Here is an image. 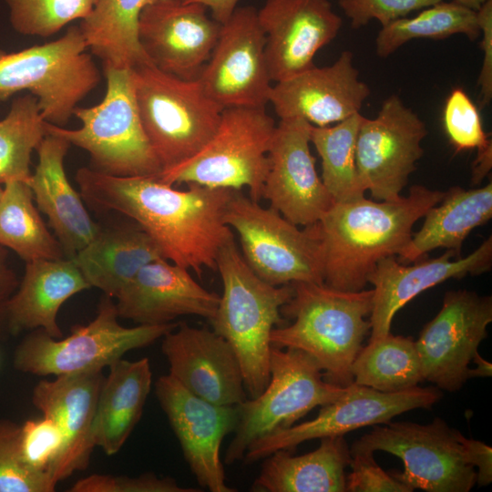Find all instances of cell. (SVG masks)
Here are the masks:
<instances>
[{
	"label": "cell",
	"instance_id": "cell-1",
	"mask_svg": "<svg viewBox=\"0 0 492 492\" xmlns=\"http://www.w3.org/2000/svg\"><path fill=\"white\" fill-rule=\"evenodd\" d=\"M76 180L94 210L120 213L157 243L163 257L194 271L216 269L220 250L234 238L224 215L234 190L189 184L181 190L159 177H117L89 167Z\"/></svg>",
	"mask_w": 492,
	"mask_h": 492
},
{
	"label": "cell",
	"instance_id": "cell-2",
	"mask_svg": "<svg viewBox=\"0 0 492 492\" xmlns=\"http://www.w3.org/2000/svg\"><path fill=\"white\" fill-rule=\"evenodd\" d=\"M445 192L414 185L395 200L366 198L334 203L319 220L323 283L344 292L364 290L383 258L398 255L413 235L414 224Z\"/></svg>",
	"mask_w": 492,
	"mask_h": 492
},
{
	"label": "cell",
	"instance_id": "cell-3",
	"mask_svg": "<svg viewBox=\"0 0 492 492\" xmlns=\"http://www.w3.org/2000/svg\"><path fill=\"white\" fill-rule=\"evenodd\" d=\"M293 293L281 308L292 320L272 329V346L295 348L313 357L323 378L346 387L354 382L352 364L371 329L373 289L344 292L324 283H291Z\"/></svg>",
	"mask_w": 492,
	"mask_h": 492
},
{
	"label": "cell",
	"instance_id": "cell-4",
	"mask_svg": "<svg viewBox=\"0 0 492 492\" xmlns=\"http://www.w3.org/2000/svg\"><path fill=\"white\" fill-rule=\"evenodd\" d=\"M216 269L222 294L210 323L233 348L247 395L254 398L270 380L271 333L282 324L281 308L293 289L292 284L274 286L260 279L245 262L234 238L220 250Z\"/></svg>",
	"mask_w": 492,
	"mask_h": 492
},
{
	"label": "cell",
	"instance_id": "cell-5",
	"mask_svg": "<svg viewBox=\"0 0 492 492\" xmlns=\"http://www.w3.org/2000/svg\"><path fill=\"white\" fill-rule=\"evenodd\" d=\"M107 89L100 103L77 107L81 122L68 129L46 122L47 134L86 150L92 169L117 177H159L162 167L148 139L135 97L131 69L104 67Z\"/></svg>",
	"mask_w": 492,
	"mask_h": 492
},
{
	"label": "cell",
	"instance_id": "cell-6",
	"mask_svg": "<svg viewBox=\"0 0 492 492\" xmlns=\"http://www.w3.org/2000/svg\"><path fill=\"white\" fill-rule=\"evenodd\" d=\"M78 26L58 39L18 52L0 49V101L28 91L47 123L65 127L101 80Z\"/></svg>",
	"mask_w": 492,
	"mask_h": 492
},
{
	"label": "cell",
	"instance_id": "cell-7",
	"mask_svg": "<svg viewBox=\"0 0 492 492\" xmlns=\"http://www.w3.org/2000/svg\"><path fill=\"white\" fill-rule=\"evenodd\" d=\"M131 75L142 126L162 172L198 153L215 133L223 108L198 79H181L151 64L131 68Z\"/></svg>",
	"mask_w": 492,
	"mask_h": 492
},
{
	"label": "cell",
	"instance_id": "cell-8",
	"mask_svg": "<svg viewBox=\"0 0 492 492\" xmlns=\"http://www.w3.org/2000/svg\"><path fill=\"white\" fill-rule=\"evenodd\" d=\"M113 298L104 295L95 318L75 325L67 337L54 338L41 329L31 331L16 346L15 370L37 376H63L103 370L132 350L147 347L178 323L121 325Z\"/></svg>",
	"mask_w": 492,
	"mask_h": 492
},
{
	"label": "cell",
	"instance_id": "cell-9",
	"mask_svg": "<svg viewBox=\"0 0 492 492\" xmlns=\"http://www.w3.org/2000/svg\"><path fill=\"white\" fill-rule=\"evenodd\" d=\"M276 125L265 108H223L210 139L193 157L163 171L169 185L197 184L241 190L260 201L269 168L268 152Z\"/></svg>",
	"mask_w": 492,
	"mask_h": 492
},
{
	"label": "cell",
	"instance_id": "cell-10",
	"mask_svg": "<svg viewBox=\"0 0 492 492\" xmlns=\"http://www.w3.org/2000/svg\"><path fill=\"white\" fill-rule=\"evenodd\" d=\"M239 237L250 269L274 286L297 282L323 283V257L318 222L300 230L272 207L234 190L224 215Z\"/></svg>",
	"mask_w": 492,
	"mask_h": 492
},
{
	"label": "cell",
	"instance_id": "cell-11",
	"mask_svg": "<svg viewBox=\"0 0 492 492\" xmlns=\"http://www.w3.org/2000/svg\"><path fill=\"white\" fill-rule=\"evenodd\" d=\"M345 389L327 382L306 353L272 346L270 380L258 396L237 405L239 420L224 462L242 460L251 442L295 425L313 408L336 400Z\"/></svg>",
	"mask_w": 492,
	"mask_h": 492
},
{
	"label": "cell",
	"instance_id": "cell-12",
	"mask_svg": "<svg viewBox=\"0 0 492 492\" xmlns=\"http://www.w3.org/2000/svg\"><path fill=\"white\" fill-rule=\"evenodd\" d=\"M461 432L436 417L431 423L388 422L356 440L351 454L384 451L402 459L404 471L391 474L412 491L468 492L477 471L465 458Z\"/></svg>",
	"mask_w": 492,
	"mask_h": 492
},
{
	"label": "cell",
	"instance_id": "cell-13",
	"mask_svg": "<svg viewBox=\"0 0 492 492\" xmlns=\"http://www.w3.org/2000/svg\"><path fill=\"white\" fill-rule=\"evenodd\" d=\"M442 396L437 387L417 385L401 392L384 393L353 382L340 397L321 406L313 419L251 442L242 460L251 464L277 450H292L305 441L343 436L364 426L386 424L405 412L430 409Z\"/></svg>",
	"mask_w": 492,
	"mask_h": 492
},
{
	"label": "cell",
	"instance_id": "cell-14",
	"mask_svg": "<svg viewBox=\"0 0 492 492\" xmlns=\"http://www.w3.org/2000/svg\"><path fill=\"white\" fill-rule=\"evenodd\" d=\"M425 123L397 95L383 102L374 118H364L356 138L361 182L376 200H395L422 158Z\"/></svg>",
	"mask_w": 492,
	"mask_h": 492
},
{
	"label": "cell",
	"instance_id": "cell-15",
	"mask_svg": "<svg viewBox=\"0 0 492 492\" xmlns=\"http://www.w3.org/2000/svg\"><path fill=\"white\" fill-rule=\"evenodd\" d=\"M197 79L223 108L266 107L272 81L265 56V35L255 7H237L221 25L217 43Z\"/></svg>",
	"mask_w": 492,
	"mask_h": 492
},
{
	"label": "cell",
	"instance_id": "cell-16",
	"mask_svg": "<svg viewBox=\"0 0 492 492\" xmlns=\"http://www.w3.org/2000/svg\"><path fill=\"white\" fill-rule=\"evenodd\" d=\"M492 298L468 290L448 291L439 313L415 341L424 378L456 392L470 379V364L487 336Z\"/></svg>",
	"mask_w": 492,
	"mask_h": 492
},
{
	"label": "cell",
	"instance_id": "cell-17",
	"mask_svg": "<svg viewBox=\"0 0 492 492\" xmlns=\"http://www.w3.org/2000/svg\"><path fill=\"white\" fill-rule=\"evenodd\" d=\"M155 394L199 485L211 492L236 491L226 483L220 446L237 426L238 406L208 402L169 374L158 378Z\"/></svg>",
	"mask_w": 492,
	"mask_h": 492
},
{
	"label": "cell",
	"instance_id": "cell-18",
	"mask_svg": "<svg viewBox=\"0 0 492 492\" xmlns=\"http://www.w3.org/2000/svg\"><path fill=\"white\" fill-rule=\"evenodd\" d=\"M311 128L300 118L280 120L268 152L262 197L286 220L303 227L319 222L334 204L310 150Z\"/></svg>",
	"mask_w": 492,
	"mask_h": 492
},
{
	"label": "cell",
	"instance_id": "cell-19",
	"mask_svg": "<svg viewBox=\"0 0 492 492\" xmlns=\"http://www.w3.org/2000/svg\"><path fill=\"white\" fill-rule=\"evenodd\" d=\"M199 3L155 0L139 17V43L151 65L181 79L199 77L220 36L221 25Z\"/></svg>",
	"mask_w": 492,
	"mask_h": 492
},
{
	"label": "cell",
	"instance_id": "cell-20",
	"mask_svg": "<svg viewBox=\"0 0 492 492\" xmlns=\"http://www.w3.org/2000/svg\"><path fill=\"white\" fill-rule=\"evenodd\" d=\"M257 15L275 83L314 67L316 53L336 37L343 25L329 0H266Z\"/></svg>",
	"mask_w": 492,
	"mask_h": 492
},
{
	"label": "cell",
	"instance_id": "cell-21",
	"mask_svg": "<svg viewBox=\"0 0 492 492\" xmlns=\"http://www.w3.org/2000/svg\"><path fill=\"white\" fill-rule=\"evenodd\" d=\"M162 338L169 374L188 391L220 405H238L247 399L238 357L213 330L178 323Z\"/></svg>",
	"mask_w": 492,
	"mask_h": 492
},
{
	"label": "cell",
	"instance_id": "cell-22",
	"mask_svg": "<svg viewBox=\"0 0 492 492\" xmlns=\"http://www.w3.org/2000/svg\"><path fill=\"white\" fill-rule=\"evenodd\" d=\"M370 94L354 65L353 53L343 51L331 66H314L276 82L269 103L280 119L300 118L314 127H325L359 113Z\"/></svg>",
	"mask_w": 492,
	"mask_h": 492
},
{
	"label": "cell",
	"instance_id": "cell-23",
	"mask_svg": "<svg viewBox=\"0 0 492 492\" xmlns=\"http://www.w3.org/2000/svg\"><path fill=\"white\" fill-rule=\"evenodd\" d=\"M491 266V236L464 258L446 250L439 257L423 258L411 265L395 256L381 259L368 276V282L374 285L369 341L387 335L395 313L422 292L449 279L482 274Z\"/></svg>",
	"mask_w": 492,
	"mask_h": 492
},
{
	"label": "cell",
	"instance_id": "cell-24",
	"mask_svg": "<svg viewBox=\"0 0 492 492\" xmlns=\"http://www.w3.org/2000/svg\"><path fill=\"white\" fill-rule=\"evenodd\" d=\"M103 370L40 380L32 391V404L60 427L65 439L62 455L54 468V486L85 470L96 447L94 427Z\"/></svg>",
	"mask_w": 492,
	"mask_h": 492
},
{
	"label": "cell",
	"instance_id": "cell-25",
	"mask_svg": "<svg viewBox=\"0 0 492 492\" xmlns=\"http://www.w3.org/2000/svg\"><path fill=\"white\" fill-rule=\"evenodd\" d=\"M220 295L199 284L189 270L166 259L143 266L116 298L119 317L137 324L159 325L183 315L210 321Z\"/></svg>",
	"mask_w": 492,
	"mask_h": 492
},
{
	"label": "cell",
	"instance_id": "cell-26",
	"mask_svg": "<svg viewBox=\"0 0 492 492\" xmlns=\"http://www.w3.org/2000/svg\"><path fill=\"white\" fill-rule=\"evenodd\" d=\"M71 145L47 134L36 149L37 164L28 185L38 210L48 218L64 252L72 259L100 231L84 206L81 194L67 179L64 160Z\"/></svg>",
	"mask_w": 492,
	"mask_h": 492
},
{
	"label": "cell",
	"instance_id": "cell-27",
	"mask_svg": "<svg viewBox=\"0 0 492 492\" xmlns=\"http://www.w3.org/2000/svg\"><path fill=\"white\" fill-rule=\"evenodd\" d=\"M88 288L71 259L26 262L24 275L7 304L8 335L41 329L54 338H62L57 323L60 307Z\"/></svg>",
	"mask_w": 492,
	"mask_h": 492
},
{
	"label": "cell",
	"instance_id": "cell-28",
	"mask_svg": "<svg viewBox=\"0 0 492 492\" xmlns=\"http://www.w3.org/2000/svg\"><path fill=\"white\" fill-rule=\"evenodd\" d=\"M165 259L151 237L138 225L102 228L71 260L90 287L111 298L146 264Z\"/></svg>",
	"mask_w": 492,
	"mask_h": 492
},
{
	"label": "cell",
	"instance_id": "cell-29",
	"mask_svg": "<svg viewBox=\"0 0 492 492\" xmlns=\"http://www.w3.org/2000/svg\"><path fill=\"white\" fill-rule=\"evenodd\" d=\"M351 452L343 436L321 438L320 446L294 456L292 449L264 457L252 489L260 492H345Z\"/></svg>",
	"mask_w": 492,
	"mask_h": 492
},
{
	"label": "cell",
	"instance_id": "cell-30",
	"mask_svg": "<svg viewBox=\"0 0 492 492\" xmlns=\"http://www.w3.org/2000/svg\"><path fill=\"white\" fill-rule=\"evenodd\" d=\"M97 401L94 427L96 446L116 455L139 422L152 384L148 358L113 363Z\"/></svg>",
	"mask_w": 492,
	"mask_h": 492
},
{
	"label": "cell",
	"instance_id": "cell-31",
	"mask_svg": "<svg viewBox=\"0 0 492 492\" xmlns=\"http://www.w3.org/2000/svg\"><path fill=\"white\" fill-rule=\"evenodd\" d=\"M424 217L423 226L413 233L398 254V261L414 262L439 248L453 251L459 256L463 241L471 231L492 218L491 180L477 189L450 188Z\"/></svg>",
	"mask_w": 492,
	"mask_h": 492
},
{
	"label": "cell",
	"instance_id": "cell-32",
	"mask_svg": "<svg viewBox=\"0 0 492 492\" xmlns=\"http://www.w3.org/2000/svg\"><path fill=\"white\" fill-rule=\"evenodd\" d=\"M155 0H97L79 28L87 49L103 67L131 69L151 64L138 38L139 17Z\"/></svg>",
	"mask_w": 492,
	"mask_h": 492
},
{
	"label": "cell",
	"instance_id": "cell-33",
	"mask_svg": "<svg viewBox=\"0 0 492 492\" xmlns=\"http://www.w3.org/2000/svg\"><path fill=\"white\" fill-rule=\"evenodd\" d=\"M30 186L22 180L3 185L0 196V246L26 262L67 258L35 207Z\"/></svg>",
	"mask_w": 492,
	"mask_h": 492
},
{
	"label": "cell",
	"instance_id": "cell-34",
	"mask_svg": "<svg viewBox=\"0 0 492 492\" xmlns=\"http://www.w3.org/2000/svg\"><path fill=\"white\" fill-rule=\"evenodd\" d=\"M352 374L354 383L384 393L411 389L425 381L415 341L391 333L361 348Z\"/></svg>",
	"mask_w": 492,
	"mask_h": 492
},
{
	"label": "cell",
	"instance_id": "cell-35",
	"mask_svg": "<svg viewBox=\"0 0 492 492\" xmlns=\"http://www.w3.org/2000/svg\"><path fill=\"white\" fill-rule=\"evenodd\" d=\"M364 116L325 127L312 125L310 139L322 161V181L334 203L364 196L356 165V138Z\"/></svg>",
	"mask_w": 492,
	"mask_h": 492
},
{
	"label": "cell",
	"instance_id": "cell-36",
	"mask_svg": "<svg viewBox=\"0 0 492 492\" xmlns=\"http://www.w3.org/2000/svg\"><path fill=\"white\" fill-rule=\"evenodd\" d=\"M458 34L471 41L480 36L477 13L455 1L442 0L413 17L399 18L382 26L375 38V50L379 57L385 58L413 39L440 40Z\"/></svg>",
	"mask_w": 492,
	"mask_h": 492
},
{
	"label": "cell",
	"instance_id": "cell-37",
	"mask_svg": "<svg viewBox=\"0 0 492 492\" xmlns=\"http://www.w3.org/2000/svg\"><path fill=\"white\" fill-rule=\"evenodd\" d=\"M46 135L36 98L29 93L14 98L0 120V185L11 180L28 183L32 152Z\"/></svg>",
	"mask_w": 492,
	"mask_h": 492
},
{
	"label": "cell",
	"instance_id": "cell-38",
	"mask_svg": "<svg viewBox=\"0 0 492 492\" xmlns=\"http://www.w3.org/2000/svg\"><path fill=\"white\" fill-rule=\"evenodd\" d=\"M9 21L23 36L49 37L77 19L82 20L97 0H5Z\"/></svg>",
	"mask_w": 492,
	"mask_h": 492
},
{
	"label": "cell",
	"instance_id": "cell-39",
	"mask_svg": "<svg viewBox=\"0 0 492 492\" xmlns=\"http://www.w3.org/2000/svg\"><path fill=\"white\" fill-rule=\"evenodd\" d=\"M20 425L0 419V492H53L48 477L32 470L19 446Z\"/></svg>",
	"mask_w": 492,
	"mask_h": 492
},
{
	"label": "cell",
	"instance_id": "cell-40",
	"mask_svg": "<svg viewBox=\"0 0 492 492\" xmlns=\"http://www.w3.org/2000/svg\"><path fill=\"white\" fill-rule=\"evenodd\" d=\"M64 435L50 417L29 419L20 425L19 446L25 463L51 480V475L64 449ZM56 487V486H54Z\"/></svg>",
	"mask_w": 492,
	"mask_h": 492
},
{
	"label": "cell",
	"instance_id": "cell-41",
	"mask_svg": "<svg viewBox=\"0 0 492 492\" xmlns=\"http://www.w3.org/2000/svg\"><path fill=\"white\" fill-rule=\"evenodd\" d=\"M443 120L446 133L456 151L478 150L492 145L477 106L463 88L456 87L450 92L445 103Z\"/></svg>",
	"mask_w": 492,
	"mask_h": 492
},
{
	"label": "cell",
	"instance_id": "cell-42",
	"mask_svg": "<svg viewBox=\"0 0 492 492\" xmlns=\"http://www.w3.org/2000/svg\"><path fill=\"white\" fill-rule=\"evenodd\" d=\"M70 492H198L193 487H184L169 477H158L145 473L138 477L111 474H92L85 477L68 490Z\"/></svg>",
	"mask_w": 492,
	"mask_h": 492
},
{
	"label": "cell",
	"instance_id": "cell-43",
	"mask_svg": "<svg viewBox=\"0 0 492 492\" xmlns=\"http://www.w3.org/2000/svg\"><path fill=\"white\" fill-rule=\"evenodd\" d=\"M442 0H338V5L351 26L361 28L376 20L381 26L407 16Z\"/></svg>",
	"mask_w": 492,
	"mask_h": 492
},
{
	"label": "cell",
	"instance_id": "cell-44",
	"mask_svg": "<svg viewBox=\"0 0 492 492\" xmlns=\"http://www.w3.org/2000/svg\"><path fill=\"white\" fill-rule=\"evenodd\" d=\"M346 477V491L350 492H412L391 473L385 472L374 459V454L354 453Z\"/></svg>",
	"mask_w": 492,
	"mask_h": 492
},
{
	"label": "cell",
	"instance_id": "cell-45",
	"mask_svg": "<svg viewBox=\"0 0 492 492\" xmlns=\"http://www.w3.org/2000/svg\"><path fill=\"white\" fill-rule=\"evenodd\" d=\"M477 13L480 28V46L483 51L477 85L480 88L479 106L484 108L492 99V0L487 1Z\"/></svg>",
	"mask_w": 492,
	"mask_h": 492
},
{
	"label": "cell",
	"instance_id": "cell-46",
	"mask_svg": "<svg viewBox=\"0 0 492 492\" xmlns=\"http://www.w3.org/2000/svg\"><path fill=\"white\" fill-rule=\"evenodd\" d=\"M468 464L477 467V484L485 487L492 482V448L482 441L459 436Z\"/></svg>",
	"mask_w": 492,
	"mask_h": 492
},
{
	"label": "cell",
	"instance_id": "cell-47",
	"mask_svg": "<svg viewBox=\"0 0 492 492\" xmlns=\"http://www.w3.org/2000/svg\"><path fill=\"white\" fill-rule=\"evenodd\" d=\"M15 272L7 259V249L0 246V336L7 333V304L19 285Z\"/></svg>",
	"mask_w": 492,
	"mask_h": 492
},
{
	"label": "cell",
	"instance_id": "cell-48",
	"mask_svg": "<svg viewBox=\"0 0 492 492\" xmlns=\"http://www.w3.org/2000/svg\"><path fill=\"white\" fill-rule=\"evenodd\" d=\"M187 3H199L210 10L211 17L224 24L237 8L239 0H182Z\"/></svg>",
	"mask_w": 492,
	"mask_h": 492
},
{
	"label": "cell",
	"instance_id": "cell-49",
	"mask_svg": "<svg viewBox=\"0 0 492 492\" xmlns=\"http://www.w3.org/2000/svg\"><path fill=\"white\" fill-rule=\"evenodd\" d=\"M492 167V145L477 150L472 164V183L479 184L488 175Z\"/></svg>",
	"mask_w": 492,
	"mask_h": 492
},
{
	"label": "cell",
	"instance_id": "cell-50",
	"mask_svg": "<svg viewBox=\"0 0 492 492\" xmlns=\"http://www.w3.org/2000/svg\"><path fill=\"white\" fill-rule=\"evenodd\" d=\"M472 362L475 367H470V378L475 377H490L492 374V364L484 359L479 353H477Z\"/></svg>",
	"mask_w": 492,
	"mask_h": 492
},
{
	"label": "cell",
	"instance_id": "cell-51",
	"mask_svg": "<svg viewBox=\"0 0 492 492\" xmlns=\"http://www.w3.org/2000/svg\"><path fill=\"white\" fill-rule=\"evenodd\" d=\"M467 8L477 11L488 0H453Z\"/></svg>",
	"mask_w": 492,
	"mask_h": 492
},
{
	"label": "cell",
	"instance_id": "cell-52",
	"mask_svg": "<svg viewBox=\"0 0 492 492\" xmlns=\"http://www.w3.org/2000/svg\"><path fill=\"white\" fill-rule=\"evenodd\" d=\"M2 191H3V185H0V196L2 194Z\"/></svg>",
	"mask_w": 492,
	"mask_h": 492
}]
</instances>
